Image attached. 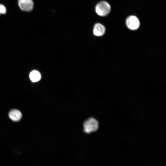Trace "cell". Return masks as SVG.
Instances as JSON below:
<instances>
[{"mask_svg":"<svg viewBox=\"0 0 166 166\" xmlns=\"http://www.w3.org/2000/svg\"><path fill=\"white\" fill-rule=\"evenodd\" d=\"M127 27L132 30L137 29L140 26V22L138 18L134 15L128 17L125 21Z\"/></svg>","mask_w":166,"mask_h":166,"instance_id":"3957f363","label":"cell"},{"mask_svg":"<svg viewBox=\"0 0 166 166\" xmlns=\"http://www.w3.org/2000/svg\"><path fill=\"white\" fill-rule=\"evenodd\" d=\"M30 78L33 82H36L39 81L41 78V75L38 71L34 70L31 71L30 74Z\"/></svg>","mask_w":166,"mask_h":166,"instance_id":"52a82bcc","label":"cell"},{"mask_svg":"<svg viewBox=\"0 0 166 166\" xmlns=\"http://www.w3.org/2000/svg\"><path fill=\"white\" fill-rule=\"evenodd\" d=\"M97 121L93 118H90L86 120L84 123V131L87 133H90L97 130L98 128Z\"/></svg>","mask_w":166,"mask_h":166,"instance_id":"7a4b0ae2","label":"cell"},{"mask_svg":"<svg viewBox=\"0 0 166 166\" xmlns=\"http://www.w3.org/2000/svg\"><path fill=\"white\" fill-rule=\"evenodd\" d=\"M6 9L4 6L0 4V14H4L6 13Z\"/></svg>","mask_w":166,"mask_h":166,"instance_id":"ba28073f","label":"cell"},{"mask_svg":"<svg viewBox=\"0 0 166 166\" xmlns=\"http://www.w3.org/2000/svg\"><path fill=\"white\" fill-rule=\"evenodd\" d=\"M95 10L96 14L101 17H105L108 15L111 10L110 4L105 1H101L96 5Z\"/></svg>","mask_w":166,"mask_h":166,"instance_id":"6da1fadb","label":"cell"},{"mask_svg":"<svg viewBox=\"0 0 166 166\" xmlns=\"http://www.w3.org/2000/svg\"><path fill=\"white\" fill-rule=\"evenodd\" d=\"M9 116L10 118L14 121H18L21 119L22 114L20 111L16 109H13L9 112Z\"/></svg>","mask_w":166,"mask_h":166,"instance_id":"8992f818","label":"cell"},{"mask_svg":"<svg viewBox=\"0 0 166 166\" xmlns=\"http://www.w3.org/2000/svg\"><path fill=\"white\" fill-rule=\"evenodd\" d=\"M18 4L20 9L25 11H30L34 7V2L32 0H18Z\"/></svg>","mask_w":166,"mask_h":166,"instance_id":"277c9868","label":"cell"},{"mask_svg":"<svg viewBox=\"0 0 166 166\" xmlns=\"http://www.w3.org/2000/svg\"><path fill=\"white\" fill-rule=\"evenodd\" d=\"M105 26L100 23H97L93 26V33L94 35L97 36H101L105 33Z\"/></svg>","mask_w":166,"mask_h":166,"instance_id":"5b68a950","label":"cell"}]
</instances>
